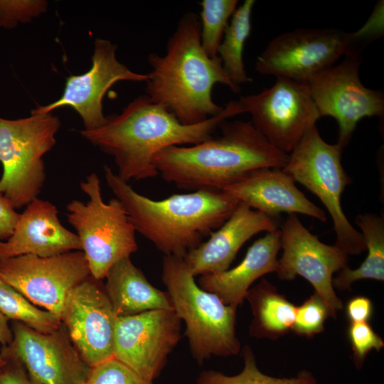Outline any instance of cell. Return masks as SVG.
I'll use <instances>...</instances> for the list:
<instances>
[{"label": "cell", "mask_w": 384, "mask_h": 384, "mask_svg": "<svg viewBox=\"0 0 384 384\" xmlns=\"http://www.w3.org/2000/svg\"><path fill=\"white\" fill-rule=\"evenodd\" d=\"M116 50L117 46L110 41L97 38L90 69L67 78L61 97L49 105L37 107L31 114H48L59 107H70L81 117L85 129L102 126L106 117L102 101L107 91L120 80L146 82L149 78L148 74L133 72L121 63L116 58Z\"/></svg>", "instance_id": "e0dca14e"}, {"label": "cell", "mask_w": 384, "mask_h": 384, "mask_svg": "<svg viewBox=\"0 0 384 384\" xmlns=\"http://www.w3.org/2000/svg\"><path fill=\"white\" fill-rule=\"evenodd\" d=\"M19 215L0 192V241H5L11 237Z\"/></svg>", "instance_id": "e575fe53"}, {"label": "cell", "mask_w": 384, "mask_h": 384, "mask_svg": "<svg viewBox=\"0 0 384 384\" xmlns=\"http://www.w3.org/2000/svg\"><path fill=\"white\" fill-rule=\"evenodd\" d=\"M6 361L5 358L3 356V355L0 353V370L2 368V367L6 364Z\"/></svg>", "instance_id": "8d00e7d4"}, {"label": "cell", "mask_w": 384, "mask_h": 384, "mask_svg": "<svg viewBox=\"0 0 384 384\" xmlns=\"http://www.w3.org/2000/svg\"><path fill=\"white\" fill-rule=\"evenodd\" d=\"M199 4L201 46L208 56L213 58L218 56V48L238 1L203 0Z\"/></svg>", "instance_id": "83f0119b"}, {"label": "cell", "mask_w": 384, "mask_h": 384, "mask_svg": "<svg viewBox=\"0 0 384 384\" xmlns=\"http://www.w3.org/2000/svg\"><path fill=\"white\" fill-rule=\"evenodd\" d=\"M353 33L331 28H298L274 37L257 56L255 70L296 81L334 65L354 49Z\"/></svg>", "instance_id": "8fae6325"}, {"label": "cell", "mask_w": 384, "mask_h": 384, "mask_svg": "<svg viewBox=\"0 0 384 384\" xmlns=\"http://www.w3.org/2000/svg\"><path fill=\"white\" fill-rule=\"evenodd\" d=\"M90 276L82 251L48 257L23 255L0 260V278L60 322L69 292Z\"/></svg>", "instance_id": "7c38bea8"}, {"label": "cell", "mask_w": 384, "mask_h": 384, "mask_svg": "<svg viewBox=\"0 0 384 384\" xmlns=\"http://www.w3.org/2000/svg\"><path fill=\"white\" fill-rule=\"evenodd\" d=\"M254 0H245L237 7L226 27L217 55L232 82L239 86L252 81L246 73L242 54L251 33V16Z\"/></svg>", "instance_id": "d4e9b609"}, {"label": "cell", "mask_w": 384, "mask_h": 384, "mask_svg": "<svg viewBox=\"0 0 384 384\" xmlns=\"http://www.w3.org/2000/svg\"><path fill=\"white\" fill-rule=\"evenodd\" d=\"M277 229L275 218L239 202L231 215L208 240L183 258L194 277L220 273L229 269L239 250L252 236Z\"/></svg>", "instance_id": "ac0fdd59"}, {"label": "cell", "mask_w": 384, "mask_h": 384, "mask_svg": "<svg viewBox=\"0 0 384 384\" xmlns=\"http://www.w3.org/2000/svg\"><path fill=\"white\" fill-rule=\"evenodd\" d=\"M73 250L82 251L78 236L62 225L54 204L38 198L20 214L11 237L0 241V260L23 255L48 257Z\"/></svg>", "instance_id": "d6986e66"}, {"label": "cell", "mask_w": 384, "mask_h": 384, "mask_svg": "<svg viewBox=\"0 0 384 384\" xmlns=\"http://www.w3.org/2000/svg\"><path fill=\"white\" fill-rule=\"evenodd\" d=\"M281 231L282 257L276 273L279 279H306L326 304L329 315L336 318L343 306L333 287V274L348 267V255L335 245L321 242L301 223L297 214H289Z\"/></svg>", "instance_id": "4fadbf2b"}, {"label": "cell", "mask_w": 384, "mask_h": 384, "mask_svg": "<svg viewBox=\"0 0 384 384\" xmlns=\"http://www.w3.org/2000/svg\"><path fill=\"white\" fill-rule=\"evenodd\" d=\"M245 299L250 304L253 319L250 334L276 340L292 331L297 306L279 294L265 279L249 289Z\"/></svg>", "instance_id": "603a6c76"}, {"label": "cell", "mask_w": 384, "mask_h": 384, "mask_svg": "<svg viewBox=\"0 0 384 384\" xmlns=\"http://www.w3.org/2000/svg\"><path fill=\"white\" fill-rule=\"evenodd\" d=\"M295 183L282 169H262L222 191L271 217L281 213H300L326 222L324 211L309 200Z\"/></svg>", "instance_id": "ffe728a7"}, {"label": "cell", "mask_w": 384, "mask_h": 384, "mask_svg": "<svg viewBox=\"0 0 384 384\" xmlns=\"http://www.w3.org/2000/svg\"><path fill=\"white\" fill-rule=\"evenodd\" d=\"M218 128L217 137L157 153L159 174L178 188L222 191L255 171L285 166L289 154L273 146L250 121L226 119Z\"/></svg>", "instance_id": "7a4b0ae2"}, {"label": "cell", "mask_w": 384, "mask_h": 384, "mask_svg": "<svg viewBox=\"0 0 384 384\" xmlns=\"http://www.w3.org/2000/svg\"><path fill=\"white\" fill-rule=\"evenodd\" d=\"M1 353L6 363L0 370V384H38L28 373L23 364L3 348Z\"/></svg>", "instance_id": "d6a6232c"}, {"label": "cell", "mask_w": 384, "mask_h": 384, "mask_svg": "<svg viewBox=\"0 0 384 384\" xmlns=\"http://www.w3.org/2000/svg\"><path fill=\"white\" fill-rule=\"evenodd\" d=\"M13 339L3 348L16 356L38 384H78L86 380L90 367L72 343L66 329L36 331L21 322L11 326Z\"/></svg>", "instance_id": "2e32d148"}, {"label": "cell", "mask_w": 384, "mask_h": 384, "mask_svg": "<svg viewBox=\"0 0 384 384\" xmlns=\"http://www.w3.org/2000/svg\"><path fill=\"white\" fill-rule=\"evenodd\" d=\"M358 49L311 78L307 85L320 117H331L338 125L337 144L343 148L351 141L358 122L364 117L383 118L384 96L366 87L359 75Z\"/></svg>", "instance_id": "9c48e42d"}, {"label": "cell", "mask_w": 384, "mask_h": 384, "mask_svg": "<svg viewBox=\"0 0 384 384\" xmlns=\"http://www.w3.org/2000/svg\"><path fill=\"white\" fill-rule=\"evenodd\" d=\"M80 186L89 199L70 201L66 216L80 239L91 276L102 280L114 264L137 250L136 230L119 199L103 201L97 174L87 176Z\"/></svg>", "instance_id": "8992f818"}, {"label": "cell", "mask_w": 384, "mask_h": 384, "mask_svg": "<svg viewBox=\"0 0 384 384\" xmlns=\"http://www.w3.org/2000/svg\"><path fill=\"white\" fill-rule=\"evenodd\" d=\"M348 336L353 351V360L357 369L363 365L366 357L373 349L380 351L384 347L383 338L368 322L351 323Z\"/></svg>", "instance_id": "4dcf8cb0"}, {"label": "cell", "mask_w": 384, "mask_h": 384, "mask_svg": "<svg viewBox=\"0 0 384 384\" xmlns=\"http://www.w3.org/2000/svg\"><path fill=\"white\" fill-rule=\"evenodd\" d=\"M329 316L326 304L314 292L302 305L297 306L292 331L298 336L311 338L324 331Z\"/></svg>", "instance_id": "f1b7e54d"}, {"label": "cell", "mask_w": 384, "mask_h": 384, "mask_svg": "<svg viewBox=\"0 0 384 384\" xmlns=\"http://www.w3.org/2000/svg\"><path fill=\"white\" fill-rule=\"evenodd\" d=\"M162 280L174 310L186 324L185 335L198 363L212 356L226 357L240 352L235 333L237 309L201 289L183 257L164 256Z\"/></svg>", "instance_id": "5b68a950"}, {"label": "cell", "mask_w": 384, "mask_h": 384, "mask_svg": "<svg viewBox=\"0 0 384 384\" xmlns=\"http://www.w3.org/2000/svg\"><path fill=\"white\" fill-rule=\"evenodd\" d=\"M60 126L51 113L28 117H0V192L14 209L38 198L46 180L43 156L55 144Z\"/></svg>", "instance_id": "52a82bcc"}, {"label": "cell", "mask_w": 384, "mask_h": 384, "mask_svg": "<svg viewBox=\"0 0 384 384\" xmlns=\"http://www.w3.org/2000/svg\"><path fill=\"white\" fill-rule=\"evenodd\" d=\"M280 249V229L267 233L248 248L239 265L220 273L201 276L198 286L216 294L225 304L237 309L256 279L277 272Z\"/></svg>", "instance_id": "44dd1931"}, {"label": "cell", "mask_w": 384, "mask_h": 384, "mask_svg": "<svg viewBox=\"0 0 384 384\" xmlns=\"http://www.w3.org/2000/svg\"><path fill=\"white\" fill-rule=\"evenodd\" d=\"M238 100L255 128L287 154L321 118L306 82L277 77L270 87Z\"/></svg>", "instance_id": "30bf717a"}, {"label": "cell", "mask_w": 384, "mask_h": 384, "mask_svg": "<svg viewBox=\"0 0 384 384\" xmlns=\"http://www.w3.org/2000/svg\"><path fill=\"white\" fill-rule=\"evenodd\" d=\"M181 320L173 309L117 316L113 357L153 383L178 343Z\"/></svg>", "instance_id": "5bb4252c"}, {"label": "cell", "mask_w": 384, "mask_h": 384, "mask_svg": "<svg viewBox=\"0 0 384 384\" xmlns=\"http://www.w3.org/2000/svg\"><path fill=\"white\" fill-rule=\"evenodd\" d=\"M364 239L368 255L356 269L348 266L339 271L333 279L334 288L350 290L351 284L360 279L384 280V219L374 213L359 214L355 219Z\"/></svg>", "instance_id": "cb8c5ba5"}, {"label": "cell", "mask_w": 384, "mask_h": 384, "mask_svg": "<svg viewBox=\"0 0 384 384\" xmlns=\"http://www.w3.org/2000/svg\"><path fill=\"white\" fill-rule=\"evenodd\" d=\"M342 147L325 142L316 127H311L289 154L282 169L314 194L330 214L336 233L335 245L348 255L366 250L361 232L348 221L341 207V196L352 182L341 163Z\"/></svg>", "instance_id": "ba28073f"}, {"label": "cell", "mask_w": 384, "mask_h": 384, "mask_svg": "<svg viewBox=\"0 0 384 384\" xmlns=\"http://www.w3.org/2000/svg\"><path fill=\"white\" fill-rule=\"evenodd\" d=\"M242 113L238 100L230 101L218 114L198 124H183L165 107L142 95L120 114L107 117L102 126L83 129L80 134L114 158L117 176L128 183L159 175L154 157L160 151L201 143L210 138L222 122Z\"/></svg>", "instance_id": "6da1fadb"}, {"label": "cell", "mask_w": 384, "mask_h": 384, "mask_svg": "<svg viewBox=\"0 0 384 384\" xmlns=\"http://www.w3.org/2000/svg\"><path fill=\"white\" fill-rule=\"evenodd\" d=\"M117 317L100 280L90 276L69 292L61 323L90 368L113 357Z\"/></svg>", "instance_id": "9a60e30c"}, {"label": "cell", "mask_w": 384, "mask_h": 384, "mask_svg": "<svg viewBox=\"0 0 384 384\" xmlns=\"http://www.w3.org/2000/svg\"><path fill=\"white\" fill-rule=\"evenodd\" d=\"M244 368L238 375L228 376L223 373L208 370L202 372L197 384H317L316 379L306 370H301L294 378H275L262 373L257 368L252 348L242 349Z\"/></svg>", "instance_id": "4316f807"}, {"label": "cell", "mask_w": 384, "mask_h": 384, "mask_svg": "<svg viewBox=\"0 0 384 384\" xmlns=\"http://www.w3.org/2000/svg\"><path fill=\"white\" fill-rule=\"evenodd\" d=\"M0 313L8 319L21 322L43 333L53 331L61 325L60 321L53 314L38 309L1 278Z\"/></svg>", "instance_id": "484cf974"}, {"label": "cell", "mask_w": 384, "mask_h": 384, "mask_svg": "<svg viewBox=\"0 0 384 384\" xmlns=\"http://www.w3.org/2000/svg\"><path fill=\"white\" fill-rule=\"evenodd\" d=\"M151 70L146 81L150 100L169 110L183 124H196L220 113L224 107L212 98L215 84L240 91L225 71L220 58H210L201 43V21L185 14L169 38L164 55L150 53Z\"/></svg>", "instance_id": "3957f363"}, {"label": "cell", "mask_w": 384, "mask_h": 384, "mask_svg": "<svg viewBox=\"0 0 384 384\" xmlns=\"http://www.w3.org/2000/svg\"><path fill=\"white\" fill-rule=\"evenodd\" d=\"M46 1L0 0V27L11 28L45 11Z\"/></svg>", "instance_id": "1f68e13d"}, {"label": "cell", "mask_w": 384, "mask_h": 384, "mask_svg": "<svg viewBox=\"0 0 384 384\" xmlns=\"http://www.w3.org/2000/svg\"><path fill=\"white\" fill-rule=\"evenodd\" d=\"M78 384H90L88 380L86 379V380H82L80 381V383H78Z\"/></svg>", "instance_id": "74e56055"}, {"label": "cell", "mask_w": 384, "mask_h": 384, "mask_svg": "<svg viewBox=\"0 0 384 384\" xmlns=\"http://www.w3.org/2000/svg\"><path fill=\"white\" fill-rule=\"evenodd\" d=\"M8 320L0 313V343L4 346L10 344L13 339L12 331L9 326Z\"/></svg>", "instance_id": "d590c367"}, {"label": "cell", "mask_w": 384, "mask_h": 384, "mask_svg": "<svg viewBox=\"0 0 384 384\" xmlns=\"http://www.w3.org/2000/svg\"><path fill=\"white\" fill-rule=\"evenodd\" d=\"M373 312L371 300L364 296L351 298L346 306V316L351 323L368 322Z\"/></svg>", "instance_id": "836d02e7"}, {"label": "cell", "mask_w": 384, "mask_h": 384, "mask_svg": "<svg viewBox=\"0 0 384 384\" xmlns=\"http://www.w3.org/2000/svg\"><path fill=\"white\" fill-rule=\"evenodd\" d=\"M105 278V290L117 316L174 309L167 292L151 284L130 257L114 264Z\"/></svg>", "instance_id": "7402d4cb"}, {"label": "cell", "mask_w": 384, "mask_h": 384, "mask_svg": "<svg viewBox=\"0 0 384 384\" xmlns=\"http://www.w3.org/2000/svg\"><path fill=\"white\" fill-rule=\"evenodd\" d=\"M108 187L136 231L164 255L183 257L220 228L239 202L223 191L198 190L155 201L139 194L107 165Z\"/></svg>", "instance_id": "277c9868"}, {"label": "cell", "mask_w": 384, "mask_h": 384, "mask_svg": "<svg viewBox=\"0 0 384 384\" xmlns=\"http://www.w3.org/2000/svg\"><path fill=\"white\" fill-rule=\"evenodd\" d=\"M87 380L90 384H153L114 357L91 367Z\"/></svg>", "instance_id": "f546056e"}]
</instances>
